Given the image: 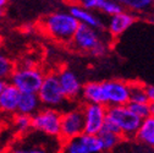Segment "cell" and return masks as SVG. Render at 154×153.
<instances>
[{
  "label": "cell",
  "instance_id": "cell-1",
  "mask_svg": "<svg viewBox=\"0 0 154 153\" xmlns=\"http://www.w3.org/2000/svg\"><path fill=\"white\" fill-rule=\"evenodd\" d=\"M60 139L49 137L34 130L17 137L10 148V153H60Z\"/></svg>",
  "mask_w": 154,
  "mask_h": 153
},
{
  "label": "cell",
  "instance_id": "cell-2",
  "mask_svg": "<svg viewBox=\"0 0 154 153\" xmlns=\"http://www.w3.org/2000/svg\"><path fill=\"white\" fill-rule=\"evenodd\" d=\"M80 23L69 11H55L44 17L42 22L43 31L59 42H71Z\"/></svg>",
  "mask_w": 154,
  "mask_h": 153
},
{
  "label": "cell",
  "instance_id": "cell-3",
  "mask_svg": "<svg viewBox=\"0 0 154 153\" xmlns=\"http://www.w3.org/2000/svg\"><path fill=\"white\" fill-rule=\"evenodd\" d=\"M71 42L77 50L93 56H103L108 52V45L103 41L100 32L83 25L79 26Z\"/></svg>",
  "mask_w": 154,
  "mask_h": 153
},
{
  "label": "cell",
  "instance_id": "cell-4",
  "mask_svg": "<svg viewBox=\"0 0 154 153\" xmlns=\"http://www.w3.org/2000/svg\"><path fill=\"white\" fill-rule=\"evenodd\" d=\"M44 72L39 67H25V66H15L9 83H11L20 93H37L39 89Z\"/></svg>",
  "mask_w": 154,
  "mask_h": 153
},
{
  "label": "cell",
  "instance_id": "cell-5",
  "mask_svg": "<svg viewBox=\"0 0 154 153\" xmlns=\"http://www.w3.org/2000/svg\"><path fill=\"white\" fill-rule=\"evenodd\" d=\"M106 119L115 124L122 137H136L137 130L141 124V119L137 118L130 110L127 105L106 107Z\"/></svg>",
  "mask_w": 154,
  "mask_h": 153
},
{
  "label": "cell",
  "instance_id": "cell-6",
  "mask_svg": "<svg viewBox=\"0 0 154 153\" xmlns=\"http://www.w3.org/2000/svg\"><path fill=\"white\" fill-rule=\"evenodd\" d=\"M42 107L59 110L65 107L67 99L63 93L56 73H48L44 76L43 82L37 92Z\"/></svg>",
  "mask_w": 154,
  "mask_h": 153
},
{
  "label": "cell",
  "instance_id": "cell-7",
  "mask_svg": "<svg viewBox=\"0 0 154 153\" xmlns=\"http://www.w3.org/2000/svg\"><path fill=\"white\" fill-rule=\"evenodd\" d=\"M60 110L42 107L34 115H32V130L42 135L59 139L60 136Z\"/></svg>",
  "mask_w": 154,
  "mask_h": 153
},
{
  "label": "cell",
  "instance_id": "cell-8",
  "mask_svg": "<svg viewBox=\"0 0 154 153\" xmlns=\"http://www.w3.org/2000/svg\"><path fill=\"white\" fill-rule=\"evenodd\" d=\"M85 133V120L81 108L65 109L61 113L60 121V136L61 141H69L73 139H79Z\"/></svg>",
  "mask_w": 154,
  "mask_h": 153
},
{
  "label": "cell",
  "instance_id": "cell-9",
  "mask_svg": "<svg viewBox=\"0 0 154 153\" xmlns=\"http://www.w3.org/2000/svg\"><path fill=\"white\" fill-rule=\"evenodd\" d=\"M81 109L85 120V133L98 135L106 120V107L100 104L85 103Z\"/></svg>",
  "mask_w": 154,
  "mask_h": 153
},
{
  "label": "cell",
  "instance_id": "cell-10",
  "mask_svg": "<svg viewBox=\"0 0 154 153\" xmlns=\"http://www.w3.org/2000/svg\"><path fill=\"white\" fill-rule=\"evenodd\" d=\"M106 107L127 105L130 103V83L121 80L103 81Z\"/></svg>",
  "mask_w": 154,
  "mask_h": 153
},
{
  "label": "cell",
  "instance_id": "cell-11",
  "mask_svg": "<svg viewBox=\"0 0 154 153\" xmlns=\"http://www.w3.org/2000/svg\"><path fill=\"white\" fill-rule=\"evenodd\" d=\"M56 76L63 89V93L67 101H76L81 97L83 85L75 71L69 67H64L56 73Z\"/></svg>",
  "mask_w": 154,
  "mask_h": 153
},
{
  "label": "cell",
  "instance_id": "cell-12",
  "mask_svg": "<svg viewBox=\"0 0 154 153\" xmlns=\"http://www.w3.org/2000/svg\"><path fill=\"white\" fill-rule=\"evenodd\" d=\"M80 25L94 28V30H103L104 28V22L102 20V17L99 15H97L94 11L88 10L86 8H83L82 5H71L67 10Z\"/></svg>",
  "mask_w": 154,
  "mask_h": 153
},
{
  "label": "cell",
  "instance_id": "cell-13",
  "mask_svg": "<svg viewBox=\"0 0 154 153\" xmlns=\"http://www.w3.org/2000/svg\"><path fill=\"white\" fill-rule=\"evenodd\" d=\"M133 23H134V16L131 12L122 10L109 17V21L106 23V31L111 37H120Z\"/></svg>",
  "mask_w": 154,
  "mask_h": 153
},
{
  "label": "cell",
  "instance_id": "cell-14",
  "mask_svg": "<svg viewBox=\"0 0 154 153\" xmlns=\"http://www.w3.org/2000/svg\"><path fill=\"white\" fill-rule=\"evenodd\" d=\"M20 98V92L11 83H6L3 92L0 93V114L12 117L17 113V104Z\"/></svg>",
  "mask_w": 154,
  "mask_h": 153
},
{
  "label": "cell",
  "instance_id": "cell-15",
  "mask_svg": "<svg viewBox=\"0 0 154 153\" xmlns=\"http://www.w3.org/2000/svg\"><path fill=\"white\" fill-rule=\"evenodd\" d=\"M102 147H103V152H110L116 147L121 140L124 139L120 133V130L115 126L114 123H111L110 120H105L100 132L98 133Z\"/></svg>",
  "mask_w": 154,
  "mask_h": 153
},
{
  "label": "cell",
  "instance_id": "cell-16",
  "mask_svg": "<svg viewBox=\"0 0 154 153\" xmlns=\"http://www.w3.org/2000/svg\"><path fill=\"white\" fill-rule=\"evenodd\" d=\"M81 97L86 103L92 104H100L106 107L105 101V93H104V86L103 82H95L91 81L82 86Z\"/></svg>",
  "mask_w": 154,
  "mask_h": 153
},
{
  "label": "cell",
  "instance_id": "cell-17",
  "mask_svg": "<svg viewBox=\"0 0 154 153\" xmlns=\"http://www.w3.org/2000/svg\"><path fill=\"white\" fill-rule=\"evenodd\" d=\"M42 108L37 93H20L17 104V113L32 117Z\"/></svg>",
  "mask_w": 154,
  "mask_h": 153
},
{
  "label": "cell",
  "instance_id": "cell-18",
  "mask_svg": "<svg viewBox=\"0 0 154 153\" xmlns=\"http://www.w3.org/2000/svg\"><path fill=\"white\" fill-rule=\"evenodd\" d=\"M82 6L92 11H102L108 16H112L122 11V8L112 0H81Z\"/></svg>",
  "mask_w": 154,
  "mask_h": 153
},
{
  "label": "cell",
  "instance_id": "cell-19",
  "mask_svg": "<svg viewBox=\"0 0 154 153\" xmlns=\"http://www.w3.org/2000/svg\"><path fill=\"white\" fill-rule=\"evenodd\" d=\"M136 139L146 145L154 147V118L148 117L143 119L136 133Z\"/></svg>",
  "mask_w": 154,
  "mask_h": 153
},
{
  "label": "cell",
  "instance_id": "cell-20",
  "mask_svg": "<svg viewBox=\"0 0 154 153\" xmlns=\"http://www.w3.org/2000/svg\"><path fill=\"white\" fill-rule=\"evenodd\" d=\"M11 124L14 131L17 132L20 136L26 135L29 131H32V117L25 115V114L16 113L11 118Z\"/></svg>",
  "mask_w": 154,
  "mask_h": 153
},
{
  "label": "cell",
  "instance_id": "cell-21",
  "mask_svg": "<svg viewBox=\"0 0 154 153\" xmlns=\"http://www.w3.org/2000/svg\"><path fill=\"white\" fill-rule=\"evenodd\" d=\"M112 2L119 4L122 8V10L126 9L130 11H137V12L148 10L153 4L152 0H112Z\"/></svg>",
  "mask_w": 154,
  "mask_h": 153
},
{
  "label": "cell",
  "instance_id": "cell-22",
  "mask_svg": "<svg viewBox=\"0 0 154 153\" xmlns=\"http://www.w3.org/2000/svg\"><path fill=\"white\" fill-rule=\"evenodd\" d=\"M80 141L85 145L89 153H103V147L98 135H91V133H83L80 137Z\"/></svg>",
  "mask_w": 154,
  "mask_h": 153
},
{
  "label": "cell",
  "instance_id": "cell-23",
  "mask_svg": "<svg viewBox=\"0 0 154 153\" xmlns=\"http://www.w3.org/2000/svg\"><path fill=\"white\" fill-rule=\"evenodd\" d=\"M130 103H149L146 93V86L141 83H130Z\"/></svg>",
  "mask_w": 154,
  "mask_h": 153
},
{
  "label": "cell",
  "instance_id": "cell-24",
  "mask_svg": "<svg viewBox=\"0 0 154 153\" xmlns=\"http://www.w3.org/2000/svg\"><path fill=\"white\" fill-rule=\"evenodd\" d=\"M15 69L14 61L9 58L8 55L0 53V79L8 81Z\"/></svg>",
  "mask_w": 154,
  "mask_h": 153
},
{
  "label": "cell",
  "instance_id": "cell-25",
  "mask_svg": "<svg viewBox=\"0 0 154 153\" xmlns=\"http://www.w3.org/2000/svg\"><path fill=\"white\" fill-rule=\"evenodd\" d=\"M63 153H89L85 145L80 141V139H73L65 141V143L61 147Z\"/></svg>",
  "mask_w": 154,
  "mask_h": 153
},
{
  "label": "cell",
  "instance_id": "cell-26",
  "mask_svg": "<svg viewBox=\"0 0 154 153\" xmlns=\"http://www.w3.org/2000/svg\"><path fill=\"white\" fill-rule=\"evenodd\" d=\"M127 107L130 108V110L136 115L137 118H140L141 120L146 119L149 117V107L148 104H142V103H128Z\"/></svg>",
  "mask_w": 154,
  "mask_h": 153
},
{
  "label": "cell",
  "instance_id": "cell-27",
  "mask_svg": "<svg viewBox=\"0 0 154 153\" xmlns=\"http://www.w3.org/2000/svg\"><path fill=\"white\" fill-rule=\"evenodd\" d=\"M20 65L21 66H25V67H38L35 60L32 59V58H25Z\"/></svg>",
  "mask_w": 154,
  "mask_h": 153
},
{
  "label": "cell",
  "instance_id": "cell-28",
  "mask_svg": "<svg viewBox=\"0 0 154 153\" xmlns=\"http://www.w3.org/2000/svg\"><path fill=\"white\" fill-rule=\"evenodd\" d=\"M146 93L149 103H154V86H146Z\"/></svg>",
  "mask_w": 154,
  "mask_h": 153
},
{
  "label": "cell",
  "instance_id": "cell-29",
  "mask_svg": "<svg viewBox=\"0 0 154 153\" xmlns=\"http://www.w3.org/2000/svg\"><path fill=\"white\" fill-rule=\"evenodd\" d=\"M148 107H149V117L154 118V103H148Z\"/></svg>",
  "mask_w": 154,
  "mask_h": 153
},
{
  "label": "cell",
  "instance_id": "cell-30",
  "mask_svg": "<svg viewBox=\"0 0 154 153\" xmlns=\"http://www.w3.org/2000/svg\"><path fill=\"white\" fill-rule=\"evenodd\" d=\"M6 83H8V81H5V80H3V79H0V93L3 92L4 87L6 86Z\"/></svg>",
  "mask_w": 154,
  "mask_h": 153
},
{
  "label": "cell",
  "instance_id": "cell-31",
  "mask_svg": "<svg viewBox=\"0 0 154 153\" xmlns=\"http://www.w3.org/2000/svg\"><path fill=\"white\" fill-rule=\"evenodd\" d=\"M8 4V0H0V9H4Z\"/></svg>",
  "mask_w": 154,
  "mask_h": 153
},
{
  "label": "cell",
  "instance_id": "cell-32",
  "mask_svg": "<svg viewBox=\"0 0 154 153\" xmlns=\"http://www.w3.org/2000/svg\"><path fill=\"white\" fill-rule=\"evenodd\" d=\"M3 16H4V11H3V9H0V20L3 18Z\"/></svg>",
  "mask_w": 154,
  "mask_h": 153
},
{
  "label": "cell",
  "instance_id": "cell-33",
  "mask_svg": "<svg viewBox=\"0 0 154 153\" xmlns=\"http://www.w3.org/2000/svg\"><path fill=\"white\" fill-rule=\"evenodd\" d=\"M2 47H3V37L0 36V49H2Z\"/></svg>",
  "mask_w": 154,
  "mask_h": 153
},
{
  "label": "cell",
  "instance_id": "cell-34",
  "mask_svg": "<svg viewBox=\"0 0 154 153\" xmlns=\"http://www.w3.org/2000/svg\"><path fill=\"white\" fill-rule=\"evenodd\" d=\"M152 2H153V3H154V0H152Z\"/></svg>",
  "mask_w": 154,
  "mask_h": 153
}]
</instances>
